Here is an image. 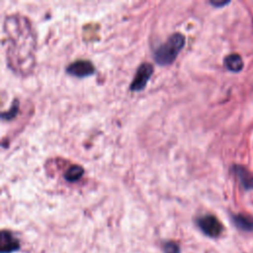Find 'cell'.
Returning <instances> with one entry per match:
<instances>
[{
  "mask_svg": "<svg viewBox=\"0 0 253 253\" xmlns=\"http://www.w3.org/2000/svg\"><path fill=\"white\" fill-rule=\"evenodd\" d=\"M3 32L9 67L21 74L31 72L35 65L36 38L29 20L21 15H9L4 20Z\"/></svg>",
  "mask_w": 253,
  "mask_h": 253,
  "instance_id": "6da1fadb",
  "label": "cell"
},
{
  "mask_svg": "<svg viewBox=\"0 0 253 253\" xmlns=\"http://www.w3.org/2000/svg\"><path fill=\"white\" fill-rule=\"evenodd\" d=\"M186 38L181 33H173L153 51V59L159 65H169L185 45Z\"/></svg>",
  "mask_w": 253,
  "mask_h": 253,
  "instance_id": "7a4b0ae2",
  "label": "cell"
},
{
  "mask_svg": "<svg viewBox=\"0 0 253 253\" xmlns=\"http://www.w3.org/2000/svg\"><path fill=\"white\" fill-rule=\"evenodd\" d=\"M198 226L200 229L210 237H217L223 230L220 221L212 214H205L198 218Z\"/></svg>",
  "mask_w": 253,
  "mask_h": 253,
  "instance_id": "3957f363",
  "label": "cell"
},
{
  "mask_svg": "<svg viewBox=\"0 0 253 253\" xmlns=\"http://www.w3.org/2000/svg\"><path fill=\"white\" fill-rule=\"evenodd\" d=\"M153 65L149 62H142L136 69L135 75L129 85L131 91H140L147 84L149 78L153 73Z\"/></svg>",
  "mask_w": 253,
  "mask_h": 253,
  "instance_id": "277c9868",
  "label": "cell"
},
{
  "mask_svg": "<svg viewBox=\"0 0 253 253\" xmlns=\"http://www.w3.org/2000/svg\"><path fill=\"white\" fill-rule=\"evenodd\" d=\"M66 72L75 77H86L95 72L94 64L87 59H78L70 62L66 66Z\"/></svg>",
  "mask_w": 253,
  "mask_h": 253,
  "instance_id": "5b68a950",
  "label": "cell"
},
{
  "mask_svg": "<svg viewBox=\"0 0 253 253\" xmlns=\"http://www.w3.org/2000/svg\"><path fill=\"white\" fill-rule=\"evenodd\" d=\"M232 170L245 190L253 189V175L246 167L242 165H233Z\"/></svg>",
  "mask_w": 253,
  "mask_h": 253,
  "instance_id": "8992f818",
  "label": "cell"
},
{
  "mask_svg": "<svg viewBox=\"0 0 253 253\" xmlns=\"http://www.w3.org/2000/svg\"><path fill=\"white\" fill-rule=\"evenodd\" d=\"M19 248L18 240L11 234V232L2 230L0 237L1 253H11Z\"/></svg>",
  "mask_w": 253,
  "mask_h": 253,
  "instance_id": "52a82bcc",
  "label": "cell"
},
{
  "mask_svg": "<svg viewBox=\"0 0 253 253\" xmlns=\"http://www.w3.org/2000/svg\"><path fill=\"white\" fill-rule=\"evenodd\" d=\"M224 66L232 72H239L243 68L242 57L238 53H230L223 59Z\"/></svg>",
  "mask_w": 253,
  "mask_h": 253,
  "instance_id": "ba28073f",
  "label": "cell"
},
{
  "mask_svg": "<svg viewBox=\"0 0 253 253\" xmlns=\"http://www.w3.org/2000/svg\"><path fill=\"white\" fill-rule=\"evenodd\" d=\"M232 220L238 228L245 231H253V216L238 213L232 216Z\"/></svg>",
  "mask_w": 253,
  "mask_h": 253,
  "instance_id": "9c48e42d",
  "label": "cell"
},
{
  "mask_svg": "<svg viewBox=\"0 0 253 253\" xmlns=\"http://www.w3.org/2000/svg\"><path fill=\"white\" fill-rule=\"evenodd\" d=\"M83 173H84V169L82 166L73 164L65 171L64 179L68 182H76L83 176Z\"/></svg>",
  "mask_w": 253,
  "mask_h": 253,
  "instance_id": "30bf717a",
  "label": "cell"
},
{
  "mask_svg": "<svg viewBox=\"0 0 253 253\" xmlns=\"http://www.w3.org/2000/svg\"><path fill=\"white\" fill-rule=\"evenodd\" d=\"M18 112H19V101L18 99H14L12 106L9 108V110H7L6 112H2L1 118L2 120H6V121L12 120L17 116Z\"/></svg>",
  "mask_w": 253,
  "mask_h": 253,
  "instance_id": "8fae6325",
  "label": "cell"
},
{
  "mask_svg": "<svg viewBox=\"0 0 253 253\" xmlns=\"http://www.w3.org/2000/svg\"><path fill=\"white\" fill-rule=\"evenodd\" d=\"M163 251L164 253H180V249L177 243L173 241H167L163 243Z\"/></svg>",
  "mask_w": 253,
  "mask_h": 253,
  "instance_id": "7c38bea8",
  "label": "cell"
},
{
  "mask_svg": "<svg viewBox=\"0 0 253 253\" xmlns=\"http://www.w3.org/2000/svg\"><path fill=\"white\" fill-rule=\"evenodd\" d=\"M210 3L214 7H221V6H224V5L228 4L229 2L228 1H211Z\"/></svg>",
  "mask_w": 253,
  "mask_h": 253,
  "instance_id": "4fadbf2b",
  "label": "cell"
}]
</instances>
